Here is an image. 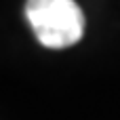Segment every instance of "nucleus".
Masks as SVG:
<instances>
[{
	"instance_id": "obj_1",
	"label": "nucleus",
	"mask_w": 120,
	"mask_h": 120,
	"mask_svg": "<svg viewBox=\"0 0 120 120\" xmlns=\"http://www.w3.org/2000/svg\"><path fill=\"white\" fill-rule=\"evenodd\" d=\"M25 17L46 49H65L84 34V15L74 0H27Z\"/></svg>"
}]
</instances>
